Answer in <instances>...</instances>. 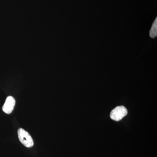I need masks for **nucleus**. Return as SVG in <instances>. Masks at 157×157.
I'll list each match as a JSON object with an SVG mask.
<instances>
[{
	"instance_id": "nucleus-1",
	"label": "nucleus",
	"mask_w": 157,
	"mask_h": 157,
	"mask_svg": "<svg viewBox=\"0 0 157 157\" xmlns=\"http://www.w3.org/2000/svg\"><path fill=\"white\" fill-rule=\"evenodd\" d=\"M20 141L27 147H31L34 145V141L30 135L24 129L19 128L17 131Z\"/></svg>"
},
{
	"instance_id": "nucleus-2",
	"label": "nucleus",
	"mask_w": 157,
	"mask_h": 157,
	"mask_svg": "<svg viewBox=\"0 0 157 157\" xmlns=\"http://www.w3.org/2000/svg\"><path fill=\"white\" fill-rule=\"evenodd\" d=\"M128 114V110L124 106H118L113 109L110 117L113 120L119 121Z\"/></svg>"
},
{
	"instance_id": "nucleus-3",
	"label": "nucleus",
	"mask_w": 157,
	"mask_h": 157,
	"mask_svg": "<svg viewBox=\"0 0 157 157\" xmlns=\"http://www.w3.org/2000/svg\"><path fill=\"white\" fill-rule=\"evenodd\" d=\"M15 105V100L13 97L9 96L6 99V102L3 106V111L7 114H10L14 109Z\"/></svg>"
},
{
	"instance_id": "nucleus-4",
	"label": "nucleus",
	"mask_w": 157,
	"mask_h": 157,
	"mask_svg": "<svg viewBox=\"0 0 157 157\" xmlns=\"http://www.w3.org/2000/svg\"><path fill=\"white\" fill-rule=\"evenodd\" d=\"M150 36L151 38H155L157 35V18L153 23L151 29L150 31Z\"/></svg>"
}]
</instances>
